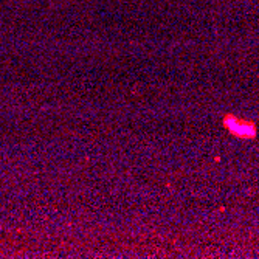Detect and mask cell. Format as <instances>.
I'll return each mask as SVG.
<instances>
[{
  "mask_svg": "<svg viewBox=\"0 0 259 259\" xmlns=\"http://www.w3.org/2000/svg\"><path fill=\"white\" fill-rule=\"evenodd\" d=\"M224 126L231 135H234L237 138H254L257 132L256 124L253 121L242 119L233 115L224 116Z\"/></svg>",
  "mask_w": 259,
  "mask_h": 259,
  "instance_id": "obj_1",
  "label": "cell"
}]
</instances>
